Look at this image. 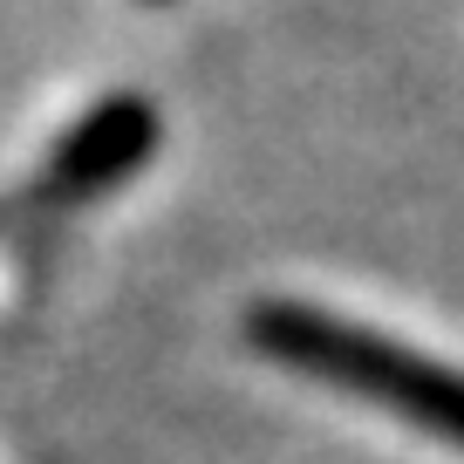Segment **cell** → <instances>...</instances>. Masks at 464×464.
Instances as JSON below:
<instances>
[{
    "label": "cell",
    "mask_w": 464,
    "mask_h": 464,
    "mask_svg": "<svg viewBox=\"0 0 464 464\" xmlns=\"http://www.w3.org/2000/svg\"><path fill=\"white\" fill-rule=\"evenodd\" d=\"M150 144H158V116H150V102L110 96V102H96V110L62 137L55 164H48V191H69V198H75V191H102V185H116V178H130L137 164L150 158Z\"/></svg>",
    "instance_id": "2"
},
{
    "label": "cell",
    "mask_w": 464,
    "mask_h": 464,
    "mask_svg": "<svg viewBox=\"0 0 464 464\" xmlns=\"http://www.w3.org/2000/svg\"><path fill=\"white\" fill-rule=\"evenodd\" d=\"M246 334L280 355L287 369H307L321 382H342L355 396H376V403L417 417L423 430L464 444V376L437 369L430 355H410V348L382 342L369 328H348L334 314H314V307H294V301H260L246 321Z\"/></svg>",
    "instance_id": "1"
}]
</instances>
